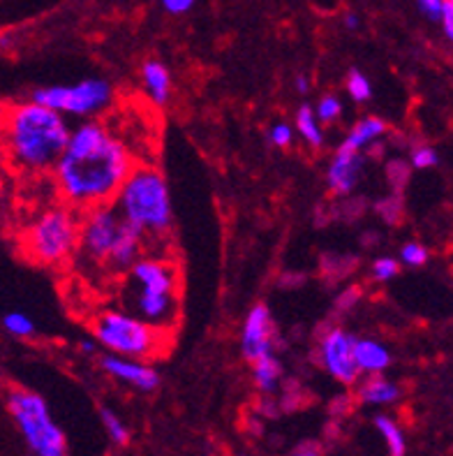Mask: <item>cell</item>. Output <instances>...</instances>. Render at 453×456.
<instances>
[{
    "label": "cell",
    "instance_id": "obj_1",
    "mask_svg": "<svg viewBox=\"0 0 453 456\" xmlns=\"http://www.w3.org/2000/svg\"><path fill=\"white\" fill-rule=\"evenodd\" d=\"M133 151L100 121L81 123L69 133L63 156L53 165V185L61 202L88 211L114 202L123 181L134 169Z\"/></svg>",
    "mask_w": 453,
    "mask_h": 456
},
{
    "label": "cell",
    "instance_id": "obj_2",
    "mask_svg": "<svg viewBox=\"0 0 453 456\" xmlns=\"http://www.w3.org/2000/svg\"><path fill=\"white\" fill-rule=\"evenodd\" d=\"M69 133L65 116L33 100L5 104L0 107V160L26 176L52 172L63 156Z\"/></svg>",
    "mask_w": 453,
    "mask_h": 456
},
{
    "label": "cell",
    "instance_id": "obj_3",
    "mask_svg": "<svg viewBox=\"0 0 453 456\" xmlns=\"http://www.w3.org/2000/svg\"><path fill=\"white\" fill-rule=\"evenodd\" d=\"M123 306L150 327L169 331L178 313V278L160 257H139L123 273Z\"/></svg>",
    "mask_w": 453,
    "mask_h": 456
},
{
    "label": "cell",
    "instance_id": "obj_4",
    "mask_svg": "<svg viewBox=\"0 0 453 456\" xmlns=\"http://www.w3.org/2000/svg\"><path fill=\"white\" fill-rule=\"evenodd\" d=\"M116 211L146 237H162L172 230V195L165 174L153 165H134L121 191L116 192Z\"/></svg>",
    "mask_w": 453,
    "mask_h": 456
},
{
    "label": "cell",
    "instance_id": "obj_5",
    "mask_svg": "<svg viewBox=\"0 0 453 456\" xmlns=\"http://www.w3.org/2000/svg\"><path fill=\"white\" fill-rule=\"evenodd\" d=\"M81 211L63 202L42 207L21 227L19 243L23 255L40 266H63L77 253Z\"/></svg>",
    "mask_w": 453,
    "mask_h": 456
},
{
    "label": "cell",
    "instance_id": "obj_6",
    "mask_svg": "<svg viewBox=\"0 0 453 456\" xmlns=\"http://www.w3.org/2000/svg\"><path fill=\"white\" fill-rule=\"evenodd\" d=\"M5 411L21 436L30 456H65L68 440L53 419L49 403L33 389L10 387L5 392Z\"/></svg>",
    "mask_w": 453,
    "mask_h": 456
},
{
    "label": "cell",
    "instance_id": "obj_7",
    "mask_svg": "<svg viewBox=\"0 0 453 456\" xmlns=\"http://www.w3.org/2000/svg\"><path fill=\"white\" fill-rule=\"evenodd\" d=\"M93 334L111 354L127 359H149L166 343V331L155 330L149 322L127 311H102L93 320Z\"/></svg>",
    "mask_w": 453,
    "mask_h": 456
},
{
    "label": "cell",
    "instance_id": "obj_8",
    "mask_svg": "<svg viewBox=\"0 0 453 456\" xmlns=\"http://www.w3.org/2000/svg\"><path fill=\"white\" fill-rule=\"evenodd\" d=\"M30 100L61 116L86 118V116H98L104 110H109L111 102H114V88L107 79L91 77V79L79 81L75 86L37 88L30 95Z\"/></svg>",
    "mask_w": 453,
    "mask_h": 456
},
{
    "label": "cell",
    "instance_id": "obj_9",
    "mask_svg": "<svg viewBox=\"0 0 453 456\" xmlns=\"http://www.w3.org/2000/svg\"><path fill=\"white\" fill-rule=\"evenodd\" d=\"M123 218L116 211L114 204H100L84 211L79 223V243H77L75 257L88 266H102L107 269L114 243L121 234Z\"/></svg>",
    "mask_w": 453,
    "mask_h": 456
},
{
    "label": "cell",
    "instance_id": "obj_10",
    "mask_svg": "<svg viewBox=\"0 0 453 456\" xmlns=\"http://www.w3.org/2000/svg\"><path fill=\"white\" fill-rule=\"evenodd\" d=\"M354 341L356 336L350 331L331 327L320 338V364L336 382L352 387L361 380V373L354 362Z\"/></svg>",
    "mask_w": 453,
    "mask_h": 456
},
{
    "label": "cell",
    "instance_id": "obj_11",
    "mask_svg": "<svg viewBox=\"0 0 453 456\" xmlns=\"http://www.w3.org/2000/svg\"><path fill=\"white\" fill-rule=\"evenodd\" d=\"M276 320L266 304H257L243 320L241 353L253 364L255 359L276 353Z\"/></svg>",
    "mask_w": 453,
    "mask_h": 456
},
{
    "label": "cell",
    "instance_id": "obj_12",
    "mask_svg": "<svg viewBox=\"0 0 453 456\" xmlns=\"http://www.w3.org/2000/svg\"><path fill=\"white\" fill-rule=\"evenodd\" d=\"M100 366L107 376L114 380L125 382L130 387L139 389V392H153L160 385V376L153 366L139 362V359L118 357V354H104L100 357Z\"/></svg>",
    "mask_w": 453,
    "mask_h": 456
},
{
    "label": "cell",
    "instance_id": "obj_13",
    "mask_svg": "<svg viewBox=\"0 0 453 456\" xmlns=\"http://www.w3.org/2000/svg\"><path fill=\"white\" fill-rule=\"evenodd\" d=\"M363 167H366V158H363V153L338 149L327 169L328 191L343 197L354 192L356 185L361 183Z\"/></svg>",
    "mask_w": 453,
    "mask_h": 456
},
{
    "label": "cell",
    "instance_id": "obj_14",
    "mask_svg": "<svg viewBox=\"0 0 453 456\" xmlns=\"http://www.w3.org/2000/svg\"><path fill=\"white\" fill-rule=\"evenodd\" d=\"M146 234L139 227H134L133 223L123 220L121 234L116 239L114 250H111L109 260H107V272L114 273V276H123V273L139 260L144 257V246H146Z\"/></svg>",
    "mask_w": 453,
    "mask_h": 456
},
{
    "label": "cell",
    "instance_id": "obj_15",
    "mask_svg": "<svg viewBox=\"0 0 453 456\" xmlns=\"http://www.w3.org/2000/svg\"><path fill=\"white\" fill-rule=\"evenodd\" d=\"M354 362L361 376H382L393 364V357H391L389 347L384 343L370 338V336H363V338L354 341Z\"/></svg>",
    "mask_w": 453,
    "mask_h": 456
},
{
    "label": "cell",
    "instance_id": "obj_16",
    "mask_svg": "<svg viewBox=\"0 0 453 456\" xmlns=\"http://www.w3.org/2000/svg\"><path fill=\"white\" fill-rule=\"evenodd\" d=\"M356 396L363 405H373V408H386L393 405L400 399V387L396 382L384 376H366L363 380L356 382Z\"/></svg>",
    "mask_w": 453,
    "mask_h": 456
},
{
    "label": "cell",
    "instance_id": "obj_17",
    "mask_svg": "<svg viewBox=\"0 0 453 456\" xmlns=\"http://www.w3.org/2000/svg\"><path fill=\"white\" fill-rule=\"evenodd\" d=\"M386 130H389V126H386L384 118H379V116H366V118H361L359 123H354V127H352L350 134L344 137L340 149L363 153L366 149L377 144L379 139L386 134Z\"/></svg>",
    "mask_w": 453,
    "mask_h": 456
},
{
    "label": "cell",
    "instance_id": "obj_18",
    "mask_svg": "<svg viewBox=\"0 0 453 456\" xmlns=\"http://www.w3.org/2000/svg\"><path fill=\"white\" fill-rule=\"evenodd\" d=\"M142 84H144L146 98L162 107L172 98V72L160 61H146L142 68Z\"/></svg>",
    "mask_w": 453,
    "mask_h": 456
},
{
    "label": "cell",
    "instance_id": "obj_19",
    "mask_svg": "<svg viewBox=\"0 0 453 456\" xmlns=\"http://www.w3.org/2000/svg\"><path fill=\"white\" fill-rule=\"evenodd\" d=\"M253 382L257 392L276 394L282 382V364L280 359L273 354H264L253 362Z\"/></svg>",
    "mask_w": 453,
    "mask_h": 456
},
{
    "label": "cell",
    "instance_id": "obj_20",
    "mask_svg": "<svg viewBox=\"0 0 453 456\" xmlns=\"http://www.w3.org/2000/svg\"><path fill=\"white\" fill-rule=\"evenodd\" d=\"M375 428H377L379 438L384 440L386 454L389 456H405L408 454V438L402 431L400 424L391 415H377L375 417Z\"/></svg>",
    "mask_w": 453,
    "mask_h": 456
},
{
    "label": "cell",
    "instance_id": "obj_21",
    "mask_svg": "<svg viewBox=\"0 0 453 456\" xmlns=\"http://www.w3.org/2000/svg\"><path fill=\"white\" fill-rule=\"evenodd\" d=\"M296 127H299V134L308 146L320 149L324 144V130H321V123L317 121L315 110L310 104H301L299 111H296Z\"/></svg>",
    "mask_w": 453,
    "mask_h": 456
},
{
    "label": "cell",
    "instance_id": "obj_22",
    "mask_svg": "<svg viewBox=\"0 0 453 456\" xmlns=\"http://www.w3.org/2000/svg\"><path fill=\"white\" fill-rule=\"evenodd\" d=\"M100 422H102L107 438H109L114 445L125 447L127 443H130V428H127V424L123 422L121 417L116 415L111 408H102V411H100Z\"/></svg>",
    "mask_w": 453,
    "mask_h": 456
},
{
    "label": "cell",
    "instance_id": "obj_23",
    "mask_svg": "<svg viewBox=\"0 0 453 456\" xmlns=\"http://www.w3.org/2000/svg\"><path fill=\"white\" fill-rule=\"evenodd\" d=\"M3 327L7 334L17 336V338H30L35 334V322L26 313H7L3 318Z\"/></svg>",
    "mask_w": 453,
    "mask_h": 456
},
{
    "label": "cell",
    "instance_id": "obj_24",
    "mask_svg": "<svg viewBox=\"0 0 453 456\" xmlns=\"http://www.w3.org/2000/svg\"><path fill=\"white\" fill-rule=\"evenodd\" d=\"M347 93L356 102H366L373 95V84H370V79L363 75L361 69H352L350 75H347Z\"/></svg>",
    "mask_w": 453,
    "mask_h": 456
},
{
    "label": "cell",
    "instance_id": "obj_25",
    "mask_svg": "<svg viewBox=\"0 0 453 456\" xmlns=\"http://www.w3.org/2000/svg\"><path fill=\"white\" fill-rule=\"evenodd\" d=\"M340 114H343V102H340L338 95H333V93L324 95V98L320 100V104H317V110H315V116H317V121H320V123L338 121Z\"/></svg>",
    "mask_w": 453,
    "mask_h": 456
},
{
    "label": "cell",
    "instance_id": "obj_26",
    "mask_svg": "<svg viewBox=\"0 0 453 456\" xmlns=\"http://www.w3.org/2000/svg\"><path fill=\"white\" fill-rule=\"evenodd\" d=\"M428 260H431V253L424 243L409 241L400 248V262L405 266H424Z\"/></svg>",
    "mask_w": 453,
    "mask_h": 456
},
{
    "label": "cell",
    "instance_id": "obj_27",
    "mask_svg": "<svg viewBox=\"0 0 453 456\" xmlns=\"http://www.w3.org/2000/svg\"><path fill=\"white\" fill-rule=\"evenodd\" d=\"M412 158V167L414 169H433L437 167V162H440V153H437L433 146H417V149L409 153Z\"/></svg>",
    "mask_w": 453,
    "mask_h": 456
},
{
    "label": "cell",
    "instance_id": "obj_28",
    "mask_svg": "<svg viewBox=\"0 0 453 456\" xmlns=\"http://www.w3.org/2000/svg\"><path fill=\"white\" fill-rule=\"evenodd\" d=\"M400 272V262L393 257H379L373 262V276L379 283H389L391 278H396Z\"/></svg>",
    "mask_w": 453,
    "mask_h": 456
},
{
    "label": "cell",
    "instance_id": "obj_29",
    "mask_svg": "<svg viewBox=\"0 0 453 456\" xmlns=\"http://www.w3.org/2000/svg\"><path fill=\"white\" fill-rule=\"evenodd\" d=\"M271 144L273 146H280V149H285V146H289L294 142V127L289 126V123H276V126L271 127Z\"/></svg>",
    "mask_w": 453,
    "mask_h": 456
},
{
    "label": "cell",
    "instance_id": "obj_30",
    "mask_svg": "<svg viewBox=\"0 0 453 456\" xmlns=\"http://www.w3.org/2000/svg\"><path fill=\"white\" fill-rule=\"evenodd\" d=\"M440 26H442V33L447 40H453V0H444V7L440 12Z\"/></svg>",
    "mask_w": 453,
    "mask_h": 456
},
{
    "label": "cell",
    "instance_id": "obj_31",
    "mask_svg": "<svg viewBox=\"0 0 453 456\" xmlns=\"http://www.w3.org/2000/svg\"><path fill=\"white\" fill-rule=\"evenodd\" d=\"M162 10L169 12V14H188L192 7L197 5V0H160Z\"/></svg>",
    "mask_w": 453,
    "mask_h": 456
},
{
    "label": "cell",
    "instance_id": "obj_32",
    "mask_svg": "<svg viewBox=\"0 0 453 456\" xmlns=\"http://www.w3.org/2000/svg\"><path fill=\"white\" fill-rule=\"evenodd\" d=\"M417 5H419V10L424 12L425 17L437 21V19H440V12H442L444 7V0H417Z\"/></svg>",
    "mask_w": 453,
    "mask_h": 456
},
{
    "label": "cell",
    "instance_id": "obj_33",
    "mask_svg": "<svg viewBox=\"0 0 453 456\" xmlns=\"http://www.w3.org/2000/svg\"><path fill=\"white\" fill-rule=\"evenodd\" d=\"M287 456H320V450H317L315 445H303V447H299V450H294L292 454H287Z\"/></svg>",
    "mask_w": 453,
    "mask_h": 456
},
{
    "label": "cell",
    "instance_id": "obj_34",
    "mask_svg": "<svg viewBox=\"0 0 453 456\" xmlns=\"http://www.w3.org/2000/svg\"><path fill=\"white\" fill-rule=\"evenodd\" d=\"M344 26H347L350 30H356L359 26H361V19L356 17L354 12H350V14H344Z\"/></svg>",
    "mask_w": 453,
    "mask_h": 456
},
{
    "label": "cell",
    "instance_id": "obj_35",
    "mask_svg": "<svg viewBox=\"0 0 453 456\" xmlns=\"http://www.w3.org/2000/svg\"><path fill=\"white\" fill-rule=\"evenodd\" d=\"M81 353H86V354H95V341H81Z\"/></svg>",
    "mask_w": 453,
    "mask_h": 456
},
{
    "label": "cell",
    "instance_id": "obj_36",
    "mask_svg": "<svg viewBox=\"0 0 453 456\" xmlns=\"http://www.w3.org/2000/svg\"><path fill=\"white\" fill-rule=\"evenodd\" d=\"M296 88H299L301 93H308L310 91V81H308V77H299V79H296Z\"/></svg>",
    "mask_w": 453,
    "mask_h": 456
},
{
    "label": "cell",
    "instance_id": "obj_37",
    "mask_svg": "<svg viewBox=\"0 0 453 456\" xmlns=\"http://www.w3.org/2000/svg\"><path fill=\"white\" fill-rule=\"evenodd\" d=\"M3 204H5V188L0 183V208H3Z\"/></svg>",
    "mask_w": 453,
    "mask_h": 456
},
{
    "label": "cell",
    "instance_id": "obj_38",
    "mask_svg": "<svg viewBox=\"0 0 453 456\" xmlns=\"http://www.w3.org/2000/svg\"><path fill=\"white\" fill-rule=\"evenodd\" d=\"M236 456H253V454H236Z\"/></svg>",
    "mask_w": 453,
    "mask_h": 456
},
{
    "label": "cell",
    "instance_id": "obj_39",
    "mask_svg": "<svg viewBox=\"0 0 453 456\" xmlns=\"http://www.w3.org/2000/svg\"><path fill=\"white\" fill-rule=\"evenodd\" d=\"M107 456H118V454H107Z\"/></svg>",
    "mask_w": 453,
    "mask_h": 456
}]
</instances>
